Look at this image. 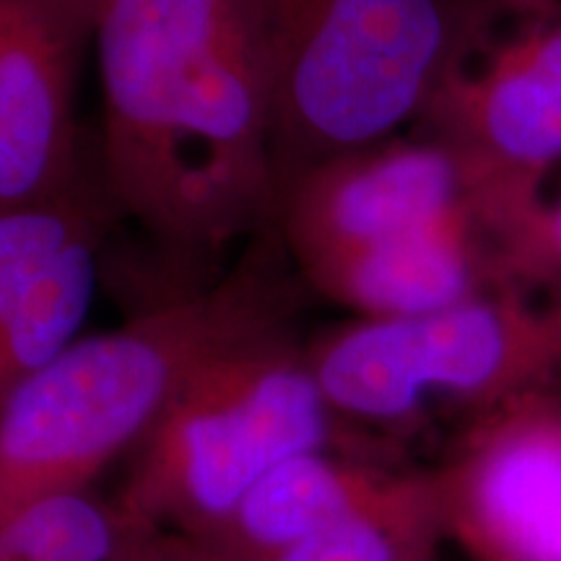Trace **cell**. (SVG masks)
<instances>
[{
	"label": "cell",
	"instance_id": "obj_13",
	"mask_svg": "<svg viewBox=\"0 0 561 561\" xmlns=\"http://www.w3.org/2000/svg\"><path fill=\"white\" fill-rule=\"evenodd\" d=\"M128 533L117 504L53 494L0 515V561H112Z\"/></svg>",
	"mask_w": 561,
	"mask_h": 561
},
{
	"label": "cell",
	"instance_id": "obj_7",
	"mask_svg": "<svg viewBox=\"0 0 561 561\" xmlns=\"http://www.w3.org/2000/svg\"><path fill=\"white\" fill-rule=\"evenodd\" d=\"M416 130L471 159L489 185L496 240L543 201L561 164V9L520 16L447 81Z\"/></svg>",
	"mask_w": 561,
	"mask_h": 561
},
{
	"label": "cell",
	"instance_id": "obj_15",
	"mask_svg": "<svg viewBox=\"0 0 561 561\" xmlns=\"http://www.w3.org/2000/svg\"><path fill=\"white\" fill-rule=\"evenodd\" d=\"M504 284H543L561 278V193L536 210L500 244Z\"/></svg>",
	"mask_w": 561,
	"mask_h": 561
},
{
	"label": "cell",
	"instance_id": "obj_1",
	"mask_svg": "<svg viewBox=\"0 0 561 561\" xmlns=\"http://www.w3.org/2000/svg\"><path fill=\"white\" fill-rule=\"evenodd\" d=\"M94 50L117 210L180 252L273 227L265 0H100Z\"/></svg>",
	"mask_w": 561,
	"mask_h": 561
},
{
	"label": "cell",
	"instance_id": "obj_14",
	"mask_svg": "<svg viewBox=\"0 0 561 561\" xmlns=\"http://www.w3.org/2000/svg\"><path fill=\"white\" fill-rule=\"evenodd\" d=\"M102 229L100 208L83 187L58 201L0 206V322L55 257Z\"/></svg>",
	"mask_w": 561,
	"mask_h": 561
},
{
	"label": "cell",
	"instance_id": "obj_12",
	"mask_svg": "<svg viewBox=\"0 0 561 561\" xmlns=\"http://www.w3.org/2000/svg\"><path fill=\"white\" fill-rule=\"evenodd\" d=\"M442 533L432 473L409 496L351 515L257 561H437Z\"/></svg>",
	"mask_w": 561,
	"mask_h": 561
},
{
	"label": "cell",
	"instance_id": "obj_8",
	"mask_svg": "<svg viewBox=\"0 0 561 561\" xmlns=\"http://www.w3.org/2000/svg\"><path fill=\"white\" fill-rule=\"evenodd\" d=\"M432 479L442 533L471 561H561V390L476 416Z\"/></svg>",
	"mask_w": 561,
	"mask_h": 561
},
{
	"label": "cell",
	"instance_id": "obj_11",
	"mask_svg": "<svg viewBox=\"0 0 561 561\" xmlns=\"http://www.w3.org/2000/svg\"><path fill=\"white\" fill-rule=\"evenodd\" d=\"M100 234L73 242L26 286L0 325V411L58 359L89 318L100 280Z\"/></svg>",
	"mask_w": 561,
	"mask_h": 561
},
{
	"label": "cell",
	"instance_id": "obj_9",
	"mask_svg": "<svg viewBox=\"0 0 561 561\" xmlns=\"http://www.w3.org/2000/svg\"><path fill=\"white\" fill-rule=\"evenodd\" d=\"M100 0H0V206L81 191L79 83Z\"/></svg>",
	"mask_w": 561,
	"mask_h": 561
},
{
	"label": "cell",
	"instance_id": "obj_3",
	"mask_svg": "<svg viewBox=\"0 0 561 561\" xmlns=\"http://www.w3.org/2000/svg\"><path fill=\"white\" fill-rule=\"evenodd\" d=\"M278 195L409 128L500 32L496 0H265Z\"/></svg>",
	"mask_w": 561,
	"mask_h": 561
},
{
	"label": "cell",
	"instance_id": "obj_4",
	"mask_svg": "<svg viewBox=\"0 0 561 561\" xmlns=\"http://www.w3.org/2000/svg\"><path fill=\"white\" fill-rule=\"evenodd\" d=\"M333 409L280 331L203 367L140 439L117 510L130 528L208 538L280 462L331 445Z\"/></svg>",
	"mask_w": 561,
	"mask_h": 561
},
{
	"label": "cell",
	"instance_id": "obj_6",
	"mask_svg": "<svg viewBox=\"0 0 561 561\" xmlns=\"http://www.w3.org/2000/svg\"><path fill=\"white\" fill-rule=\"evenodd\" d=\"M486 201V180L473 161L416 130L297 174L278 195L273 231L305 280L335 261L455 216L471 214L483 224Z\"/></svg>",
	"mask_w": 561,
	"mask_h": 561
},
{
	"label": "cell",
	"instance_id": "obj_10",
	"mask_svg": "<svg viewBox=\"0 0 561 561\" xmlns=\"http://www.w3.org/2000/svg\"><path fill=\"white\" fill-rule=\"evenodd\" d=\"M421 479L335 460L325 450L297 455L273 468L203 541L231 561H257L351 515L401 502Z\"/></svg>",
	"mask_w": 561,
	"mask_h": 561
},
{
	"label": "cell",
	"instance_id": "obj_2",
	"mask_svg": "<svg viewBox=\"0 0 561 561\" xmlns=\"http://www.w3.org/2000/svg\"><path fill=\"white\" fill-rule=\"evenodd\" d=\"M307 286L273 227L216 284L76 339L0 411V515L87 491L203 367L289 331Z\"/></svg>",
	"mask_w": 561,
	"mask_h": 561
},
{
	"label": "cell",
	"instance_id": "obj_16",
	"mask_svg": "<svg viewBox=\"0 0 561 561\" xmlns=\"http://www.w3.org/2000/svg\"><path fill=\"white\" fill-rule=\"evenodd\" d=\"M112 561H231L203 538L164 528H130Z\"/></svg>",
	"mask_w": 561,
	"mask_h": 561
},
{
	"label": "cell",
	"instance_id": "obj_17",
	"mask_svg": "<svg viewBox=\"0 0 561 561\" xmlns=\"http://www.w3.org/2000/svg\"><path fill=\"white\" fill-rule=\"evenodd\" d=\"M510 16H543L561 9V0H496Z\"/></svg>",
	"mask_w": 561,
	"mask_h": 561
},
{
	"label": "cell",
	"instance_id": "obj_5",
	"mask_svg": "<svg viewBox=\"0 0 561 561\" xmlns=\"http://www.w3.org/2000/svg\"><path fill=\"white\" fill-rule=\"evenodd\" d=\"M305 354L343 416L398 424L434 398L481 416L561 390V278L502 284L416 318H356Z\"/></svg>",
	"mask_w": 561,
	"mask_h": 561
}]
</instances>
